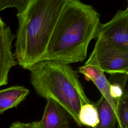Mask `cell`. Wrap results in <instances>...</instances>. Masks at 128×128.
Segmentation results:
<instances>
[{"instance_id": "obj_1", "label": "cell", "mask_w": 128, "mask_h": 128, "mask_svg": "<svg viewBox=\"0 0 128 128\" xmlns=\"http://www.w3.org/2000/svg\"><path fill=\"white\" fill-rule=\"evenodd\" d=\"M100 23V15L92 6L66 0L42 61L68 64L82 62Z\"/></svg>"}, {"instance_id": "obj_2", "label": "cell", "mask_w": 128, "mask_h": 128, "mask_svg": "<svg viewBox=\"0 0 128 128\" xmlns=\"http://www.w3.org/2000/svg\"><path fill=\"white\" fill-rule=\"evenodd\" d=\"M66 0H28L17 13L14 57L23 68L30 70L42 61Z\"/></svg>"}, {"instance_id": "obj_3", "label": "cell", "mask_w": 128, "mask_h": 128, "mask_svg": "<svg viewBox=\"0 0 128 128\" xmlns=\"http://www.w3.org/2000/svg\"><path fill=\"white\" fill-rule=\"evenodd\" d=\"M30 82L40 97L52 99L62 106L76 124L83 104L90 103L79 80L70 64L52 60L41 61L30 70Z\"/></svg>"}, {"instance_id": "obj_4", "label": "cell", "mask_w": 128, "mask_h": 128, "mask_svg": "<svg viewBox=\"0 0 128 128\" xmlns=\"http://www.w3.org/2000/svg\"><path fill=\"white\" fill-rule=\"evenodd\" d=\"M96 40L94 50L84 64L96 66L111 75L128 74V51L120 49L102 38Z\"/></svg>"}, {"instance_id": "obj_5", "label": "cell", "mask_w": 128, "mask_h": 128, "mask_svg": "<svg viewBox=\"0 0 128 128\" xmlns=\"http://www.w3.org/2000/svg\"><path fill=\"white\" fill-rule=\"evenodd\" d=\"M98 38L120 49L128 51V8L118 10L109 22L100 23L96 39Z\"/></svg>"}, {"instance_id": "obj_6", "label": "cell", "mask_w": 128, "mask_h": 128, "mask_svg": "<svg viewBox=\"0 0 128 128\" xmlns=\"http://www.w3.org/2000/svg\"><path fill=\"white\" fill-rule=\"evenodd\" d=\"M14 38L10 27L6 26L0 38V86L8 84V73L17 64L12 52V44Z\"/></svg>"}, {"instance_id": "obj_7", "label": "cell", "mask_w": 128, "mask_h": 128, "mask_svg": "<svg viewBox=\"0 0 128 128\" xmlns=\"http://www.w3.org/2000/svg\"><path fill=\"white\" fill-rule=\"evenodd\" d=\"M70 116L58 103L47 99L42 116L39 121L42 128H69Z\"/></svg>"}, {"instance_id": "obj_8", "label": "cell", "mask_w": 128, "mask_h": 128, "mask_svg": "<svg viewBox=\"0 0 128 128\" xmlns=\"http://www.w3.org/2000/svg\"><path fill=\"white\" fill-rule=\"evenodd\" d=\"M78 71L80 73L84 75L87 80H91L94 82L102 94V96L110 104L116 116L117 104L110 95V83L106 78L104 72L96 66L85 64L80 66Z\"/></svg>"}, {"instance_id": "obj_9", "label": "cell", "mask_w": 128, "mask_h": 128, "mask_svg": "<svg viewBox=\"0 0 128 128\" xmlns=\"http://www.w3.org/2000/svg\"><path fill=\"white\" fill-rule=\"evenodd\" d=\"M30 94V90L24 86H12L0 90V113L16 107Z\"/></svg>"}, {"instance_id": "obj_10", "label": "cell", "mask_w": 128, "mask_h": 128, "mask_svg": "<svg viewBox=\"0 0 128 128\" xmlns=\"http://www.w3.org/2000/svg\"><path fill=\"white\" fill-rule=\"evenodd\" d=\"M94 105L98 113V122L94 128H116V114L106 99L102 96Z\"/></svg>"}, {"instance_id": "obj_11", "label": "cell", "mask_w": 128, "mask_h": 128, "mask_svg": "<svg viewBox=\"0 0 128 128\" xmlns=\"http://www.w3.org/2000/svg\"><path fill=\"white\" fill-rule=\"evenodd\" d=\"M78 120L81 126L94 128L98 122V116L94 102L83 104L80 110Z\"/></svg>"}, {"instance_id": "obj_12", "label": "cell", "mask_w": 128, "mask_h": 128, "mask_svg": "<svg viewBox=\"0 0 128 128\" xmlns=\"http://www.w3.org/2000/svg\"><path fill=\"white\" fill-rule=\"evenodd\" d=\"M118 128H128V90L126 89L119 100L116 108Z\"/></svg>"}, {"instance_id": "obj_13", "label": "cell", "mask_w": 128, "mask_h": 128, "mask_svg": "<svg viewBox=\"0 0 128 128\" xmlns=\"http://www.w3.org/2000/svg\"><path fill=\"white\" fill-rule=\"evenodd\" d=\"M28 0H0V11L7 8H16L18 13L21 12L26 6Z\"/></svg>"}, {"instance_id": "obj_14", "label": "cell", "mask_w": 128, "mask_h": 128, "mask_svg": "<svg viewBox=\"0 0 128 128\" xmlns=\"http://www.w3.org/2000/svg\"><path fill=\"white\" fill-rule=\"evenodd\" d=\"M10 128H26V123L16 122L12 123Z\"/></svg>"}, {"instance_id": "obj_15", "label": "cell", "mask_w": 128, "mask_h": 128, "mask_svg": "<svg viewBox=\"0 0 128 128\" xmlns=\"http://www.w3.org/2000/svg\"><path fill=\"white\" fill-rule=\"evenodd\" d=\"M26 128H42L39 121H34L26 123Z\"/></svg>"}, {"instance_id": "obj_16", "label": "cell", "mask_w": 128, "mask_h": 128, "mask_svg": "<svg viewBox=\"0 0 128 128\" xmlns=\"http://www.w3.org/2000/svg\"><path fill=\"white\" fill-rule=\"evenodd\" d=\"M6 24L4 22L2 21V20L0 18V38L3 32L6 28Z\"/></svg>"}]
</instances>
